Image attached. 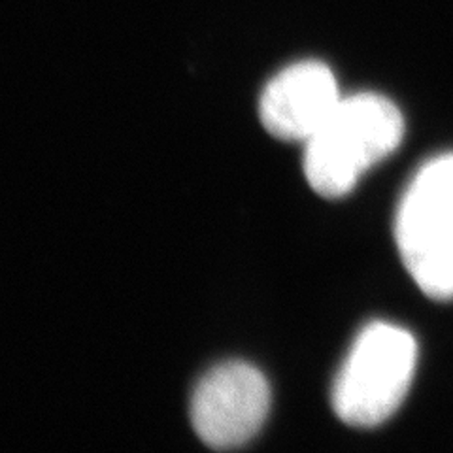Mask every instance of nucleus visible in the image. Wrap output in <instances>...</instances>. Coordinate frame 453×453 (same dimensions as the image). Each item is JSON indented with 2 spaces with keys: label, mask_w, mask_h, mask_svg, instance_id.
I'll use <instances>...</instances> for the list:
<instances>
[{
  "label": "nucleus",
  "mask_w": 453,
  "mask_h": 453,
  "mask_svg": "<svg viewBox=\"0 0 453 453\" xmlns=\"http://www.w3.org/2000/svg\"><path fill=\"white\" fill-rule=\"evenodd\" d=\"M403 136L404 119L389 98L374 93L342 98L304 142L306 180L323 196H344L368 168L399 148Z\"/></svg>",
  "instance_id": "nucleus-1"
},
{
  "label": "nucleus",
  "mask_w": 453,
  "mask_h": 453,
  "mask_svg": "<svg viewBox=\"0 0 453 453\" xmlns=\"http://www.w3.org/2000/svg\"><path fill=\"white\" fill-rule=\"evenodd\" d=\"M396 248L418 288L453 299V153L425 163L404 191L395 219Z\"/></svg>",
  "instance_id": "nucleus-2"
},
{
  "label": "nucleus",
  "mask_w": 453,
  "mask_h": 453,
  "mask_svg": "<svg viewBox=\"0 0 453 453\" xmlns=\"http://www.w3.org/2000/svg\"><path fill=\"white\" fill-rule=\"evenodd\" d=\"M418 346L408 331L371 323L351 346L333 388L336 416L351 427H376L391 418L412 384Z\"/></svg>",
  "instance_id": "nucleus-3"
},
{
  "label": "nucleus",
  "mask_w": 453,
  "mask_h": 453,
  "mask_svg": "<svg viewBox=\"0 0 453 453\" xmlns=\"http://www.w3.org/2000/svg\"><path fill=\"white\" fill-rule=\"evenodd\" d=\"M271 410V388L261 371L240 361L223 363L198 381L191 423L214 449H234L259 433Z\"/></svg>",
  "instance_id": "nucleus-4"
},
{
  "label": "nucleus",
  "mask_w": 453,
  "mask_h": 453,
  "mask_svg": "<svg viewBox=\"0 0 453 453\" xmlns=\"http://www.w3.org/2000/svg\"><path fill=\"white\" fill-rule=\"evenodd\" d=\"M342 96L334 74L319 61L283 68L261 95L259 116L265 129L280 140L306 142L329 119Z\"/></svg>",
  "instance_id": "nucleus-5"
}]
</instances>
